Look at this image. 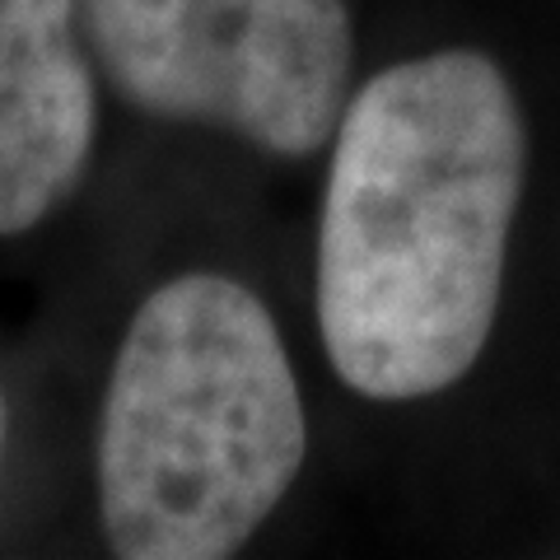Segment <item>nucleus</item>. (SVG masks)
Instances as JSON below:
<instances>
[{
	"label": "nucleus",
	"instance_id": "1",
	"mask_svg": "<svg viewBox=\"0 0 560 560\" xmlns=\"http://www.w3.org/2000/svg\"><path fill=\"white\" fill-rule=\"evenodd\" d=\"M528 136L481 51L388 66L346 98L318 220V331L360 397L453 388L490 341Z\"/></svg>",
	"mask_w": 560,
	"mask_h": 560
},
{
	"label": "nucleus",
	"instance_id": "3",
	"mask_svg": "<svg viewBox=\"0 0 560 560\" xmlns=\"http://www.w3.org/2000/svg\"><path fill=\"white\" fill-rule=\"evenodd\" d=\"M80 20L140 113L224 127L280 160L337 136L355 57L346 0H80Z\"/></svg>",
	"mask_w": 560,
	"mask_h": 560
},
{
	"label": "nucleus",
	"instance_id": "5",
	"mask_svg": "<svg viewBox=\"0 0 560 560\" xmlns=\"http://www.w3.org/2000/svg\"><path fill=\"white\" fill-rule=\"evenodd\" d=\"M5 434H10V416H5V401H0V467H5Z\"/></svg>",
	"mask_w": 560,
	"mask_h": 560
},
{
	"label": "nucleus",
	"instance_id": "2",
	"mask_svg": "<svg viewBox=\"0 0 560 560\" xmlns=\"http://www.w3.org/2000/svg\"><path fill=\"white\" fill-rule=\"evenodd\" d=\"M308 453L276 318L230 276H178L136 308L98 416V518L121 560L234 556Z\"/></svg>",
	"mask_w": 560,
	"mask_h": 560
},
{
	"label": "nucleus",
	"instance_id": "4",
	"mask_svg": "<svg viewBox=\"0 0 560 560\" xmlns=\"http://www.w3.org/2000/svg\"><path fill=\"white\" fill-rule=\"evenodd\" d=\"M80 0H0V238L33 230L94 150V75Z\"/></svg>",
	"mask_w": 560,
	"mask_h": 560
}]
</instances>
